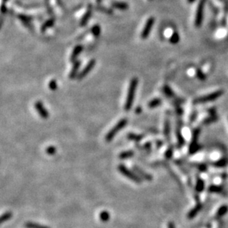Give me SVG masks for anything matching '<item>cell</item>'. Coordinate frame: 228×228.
Returning <instances> with one entry per match:
<instances>
[{"instance_id":"obj_1","label":"cell","mask_w":228,"mask_h":228,"mask_svg":"<svg viewBox=\"0 0 228 228\" xmlns=\"http://www.w3.org/2000/svg\"><path fill=\"white\" fill-rule=\"evenodd\" d=\"M139 80L137 77H133L129 82L128 85V92H127L126 102L124 105V110L126 112L130 111L133 106L134 101H135V96L138 86Z\"/></svg>"},{"instance_id":"obj_2","label":"cell","mask_w":228,"mask_h":228,"mask_svg":"<svg viewBox=\"0 0 228 228\" xmlns=\"http://www.w3.org/2000/svg\"><path fill=\"white\" fill-rule=\"evenodd\" d=\"M128 124V119L126 118H123L121 119L118 123H116L114 124V126L113 127H112L110 130L109 131L107 134L105 136V141L107 142H112L114 138L115 137V136L118 134L121 130H123L124 128Z\"/></svg>"},{"instance_id":"obj_3","label":"cell","mask_w":228,"mask_h":228,"mask_svg":"<svg viewBox=\"0 0 228 228\" xmlns=\"http://www.w3.org/2000/svg\"><path fill=\"white\" fill-rule=\"evenodd\" d=\"M118 170L123 176L126 177L132 182L137 184H140L142 182V179L134 171H132L129 168L123 164H121L118 166Z\"/></svg>"},{"instance_id":"obj_4","label":"cell","mask_w":228,"mask_h":228,"mask_svg":"<svg viewBox=\"0 0 228 228\" xmlns=\"http://www.w3.org/2000/svg\"><path fill=\"white\" fill-rule=\"evenodd\" d=\"M222 94H223V91L222 90L216 91V92L212 93V94H208V95L204 96H202V97L197 98V99H195L194 103H196V104H201V103H205V102H208V101H213V100L218 99L219 97H220Z\"/></svg>"},{"instance_id":"obj_5","label":"cell","mask_w":228,"mask_h":228,"mask_svg":"<svg viewBox=\"0 0 228 228\" xmlns=\"http://www.w3.org/2000/svg\"><path fill=\"white\" fill-rule=\"evenodd\" d=\"M95 64H96V60L94 59H91V60L86 64V65L83 68L82 71H80L79 74H78V76L77 77V79L78 81H81V80L83 79L85 77L87 76L89 73L93 70V68H95Z\"/></svg>"},{"instance_id":"obj_6","label":"cell","mask_w":228,"mask_h":228,"mask_svg":"<svg viewBox=\"0 0 228 228\" xmlns=\"http://www.w3.org/2000/svg\"><path fill=\"white\" fill-rule=\"evenodd\" d=\"M34 108L37 111L38 114L39 115V116L41 118L47 119L49 118L50 116V113H49L48 110L46 109V108L44 107V104L42 103V101H37L35 102L34 104Z\"/></svg>"},{"instance_id":"obj_7","label":"cell","mask_w":228,"mask_h":228,"mask_svg":"<svg viewBox=\"0 0 228 228\" xmlns=\"http://www.w3.org/2000/svg\"><path fill=\"white\" fill-rule=\"evenodd\" d=\"M132 169H133V171H135L142 180L148 181V182H151V181L152 180V176L149 174V173H146L145 171H143V170H142V168H140L139 166L133 165L132 166Z\"/></svg>"},{"instance_id":"obj_8","label":"cell","mask_w":228,"mask_h":228,"mask_svg":"<svg viewBox=\"0 0 228 228\" xmlns=\"http://www.w3.org/2000/svg\"><path fill=\"white\" fill-rule=\"evenodd\" d=\"M81 61H79V60L75 61V62H74L72 69H71V71L69 73V79L72 80L77 78L78 74H79V73H80L79 69H80V67H81Z\"/></svg>"},{"instance_id":"obj_9","label":"cell","mask_w":228,"mask_h":228,"mask_svg":"<svg viewBox=\"0 0 228 228\" xmlns=\"http://www.w3.org/2000/svg\"><path fill=\"white\" fill-rule=\"evenodd\" d=\"M83 49V47L82 45H77V46L75 47V48L73 49L72 53H71L70 58H69V60L71 62H75V61L78 60V56L80 55L81 52H82Z\"/></svg>"},{"instance_id":"obj_10","label":"cell","mask_w":228,"mask_h":228,"mask_svg":"<svg viewBox=\"0 0 228 228\" xmlns=\"http://www.w3.org/2000/svg\"><path fill=\"white\" fill-rule=\"evenodd\" d=\"M144 135L143 134H137V133H128L127 135V138L130 141L135 142L136 143H139L140 142L142 141L144 138Z\"/></svg>"},{"instance_id":"obj_11","label":"cell","mask_w":228,"mask_h":228,"mask_svg":"<svg viewBox=\"0 0 228 228\" xmlns=\"http://www.w3.org/2000/svg\"><path fill=\"white\" fill-rule=\"evenodd\" d=\"M134 156H135V151L132 150H128L121 152L118 156V157L121 160H125V159H128L133 157Z\"/></svg>"},{"instance_id":"obj_12","label":"cell","mask_w":228,"mask_h":228,"mask_svg":"<svg viewBox=\"0 0 228 228\" xmlns=\"http://www.w3.org/2000/svg\"><path fill=\"white\" fill-rule=\"evenodd\" d=\"M152 24H153V19H150V20H149V22H147V24H146V26L145 27V28L143 29V31H142V34H141V38L146 39L148 37L149 33H150Z\"/></svg>"},{"instance_id":"obj_13","label":"cell","mask_w":228,"mask_h":228,"mask_svg":"<svg viewBox=\"0 0 228 228\" xmlns=\"http://www.w3.org/2000/svg\"><path fill=\"white\" fill-rule=\"evenodd\" d=\"M201 209H202V204H200V203H199V204H197V205H196L195 208H193V209L189 212L188 214V218L190 219L194 218V217L197 215L198 213H199L200 210H201Z\"/></svg>"},{"instance_id":"obj_14","label":"cell","mask_w":228,"mask_h":228,"mask_svg":"<svg viewBox=\"0 0 228 228\" xmlns=\"http://www.w3.org/2000/svg\"><path fill=\"white\" fill-rule=\"evenodd\" d=\"M228 212V206L227 205H222V207L219 208L216 213V218H222V216H224L226 213Z\"/></svg>"},{"instance_id":"obj_15","label":"cell","mask_w":228,"mask_h":228,"mask_svg":"<svg viewBox=\"0 0 228 228\" xmlns=\"http://www.w3.org/2000/svg\"><path fill=\"white\" fill-rule=\"evenodd\" d=\"M162 104V99H159V98H156V99H154L152 100H151L150 101L148 104V107L151 109H153V108H155L156 107L160 106V105Z\"/></svg>"},{"instance_id":"obj_16","label":"cell","mask_w":228,"mask_h":228,"mask_svg":"<svg viewBox=\"0 0 228 228\" xmlns=\"http://www.w3.org/2000/svg\"><path fill=\"white\" fill-rule=\"evenodd\" d=\"M24 227L25 228H50L48 226L43 225V224H40L38 223H35V222H27L24 224Z\"/></svg>"},{"instance_id":"obj_17","label":"cell","mask_w":228,"mask_h":228,"mask_svg":"<svg viewBox=\"0 0 228 228\" xmlns=\"http://www.w3.org/2000/svg\"><path fill=\"white\" fill-rule=\"evenodd\" d=\"M99 219L103 222H107L110 219V214L107 210H103L99 214Z\"/></svg>"},{"instance_id":"obj_18","label":"cell","mask_w":228,"mask_h":228,"mask_svg":"<svg viewBox=\"0 0 228 228\" xmlns=\"http://www.w3.org/2000/svg\"><path fill=\"white\" fill-rule=\"evenodd\" d=\"M170 122L168 119H166L165 122V126H164V135L166 138H169V136H170Z\"/></svg>"},{"instance_id":"obj_19","label":"cell","mask_w":228,"mask_h":228,"mask_svg":"<svg viewBox=\"0 0 228 228\" xmlns=\"http://www.w3.org/2000/svg\"><path fill=\"white\" fill-rule=\"evenodd\" d=\"M12 216H13V213L10 211L3 213L1 216V219H0L1 220V223H3V222L8 221L9 219L12 218Z\"/></svg>"},{"instance_id":"obj_20","label":"cell","mask_w":228,"mask_h":228,"mask_svg":"<svg viewBox=\"0 0 228 228\" xmlns=\"http://www.w3.org/2000/svg\"><path fill=\"white\" fill-rule=\"evenodd\" d=\"M204 187H205L204 182H203L202 179H200V178H199V179L197 180V182H196V190L199 193L202 192V190H204Z\"/></svg>"},{"instance_id":"obj_21","label":"cell","mask_w":228,"mask_h":228,"mask_svg":"<svg viewBox=\"0 0 228 228\" xmlns=\"http://www.w3.org/2000/svg\"><path fill=\"white\" fill-rule=\"evenodd\" d=\"M56 152H57L56 147L54 146H49L48 147H47L46 150H45V153L50 156L55 155V154L56 153Z\"/></svg>"},{"instance_id":"obj_22","label":"cell","mask_w":228,"mask_h":228,"mask_svg":"<svg viewBox=\"0 0 228 228\" xmlns=\"http://www.w3.org/2000/svg\"><path fill=\"white\" fill-rule=\"evenodd\" d=\"M208 190L211 193H220L222 191V187L220 186L212 185L209 187Z\"/></svg>"},{"instance_id":"obj_23","label":"cell","mask_w":228,"mask_h":228,"mask_svg":"<svg viewBox=\"0 0 228 228\" xmlns=\"http://www.w3.org/2000/svg\"><path fill=\"white\" fill-rule=\"evenodd\" d=\"M163 91L164 92V94H165V95L169 96V97H173L174 96L173 92H172L171 89H170L168 86L165 85L163 88Z\"/></svg>"},{"instance_id":"obj_24","label":"cell","mask_w":228,"mask_h":228,"mask_svg":"<svg viewBox=\"0 0 228 228\" xmlns=\"http://www.w3.org/2000/svg\"><path fill=\"white\" fill-rule=\"evenodd\" d=\"M49 88L53 91L55 90L58 88V84H57L56 80L52 79L51 81L49 82Z\"/></svg>"},{"instance_id":"obj_25","label":"cell","mask_w":228,"mask_h":228,"mask_svg":"<svg viewBox=\"0 0 228 228\" xmlns=\"http://www.w3.org/2000/svg\"><path fill=\"white\" fill-rule=\"evenodd\" d=\"M172 155H173V148H172L171 146H170L167 149L166 152L165 153V157L166 158V159H169L172 157Z\"/></svg>"},{"instance_id":"obj_26","label":"cell","mask_w":228,"mask_h":228,"mask_svg":"<svg viewBox=\"0 0 228 228\" xmlns=\"http://www.w3.org/2000/svg\"><path fill=\"white\" fill-rule=\"evenodd\" d=\"M100 28H99L98 26H95V27L93 28V29H92V34L95 36H97L100 34Z\"/></svg>"},{"instance_id":"obj_27","label":"cell","mask_w":228,"mask_h":228,"mask_svg":"<svg viewBox=\"0 0 228 228\" xmlns=\"http://www.w3.org/2000/svg\"><path fill=\"white\" fill-rule=\"evenodd\" d=\"M178 40H179V36H178V34H177V33H175V34L172 36L171 39H170V42L174 44L177 43V42H178Z\"/></svg>"},{"instance_id":"obj_28","label":"cell","mask_w":228,"mask_h":228,"mask_svg":"<svg viewBox=\"0 0 228 228\" xmlns=\"http://www.w3.org/2000/svg\"><path fill=\"white\" fill-rule=\"evenodd\" d=\"M227 162L226 160H224V159H223V160L220 161V162H218L216 163V166H219V167H222V166H224L226 164H227Z\"/></svg>"},{"instance_id":"obj_29","label":"cell","mask_w":228,"mask_h":228,"mask_svg":"<svg viewBox=\"0 0 228 228\" xmlns=\"http://www.w3.org/2000/svg\"><path fill=\"white\" fill-rule=\"evenodd\" d=\"M168 228H176L174 223V222H168Z\"/></svg>"},{"instance_id":"obj_30","label":"cell","mask_w":228,"mask_h":228,"mask_svg":"<svg viewBox=\"0 0 228 228\" xmlns=\"http://www.w3.org/2000/svg\"><path fill=\"white\" fill-rule=\"evenodd\" d=\"M156 145L157 147H160L163 145V142L160 141V140H157V141H156Z\"/></svg>"},{"instance_id":"obj_31","label":"cell","mask_w":228,"mask_h":228,"mask_svg":"<svg viewBox=\"0 0 228 228\" xmlns=\"http://www.w3.org/2000/svg\"><path fill=\"white\" fill-rule=\"evenodd\" d=\"M141 111H142V108H141L140 107H138V108H137V109L135 110V112H136V113H140Z\"/></svg>"}]
</instances>
